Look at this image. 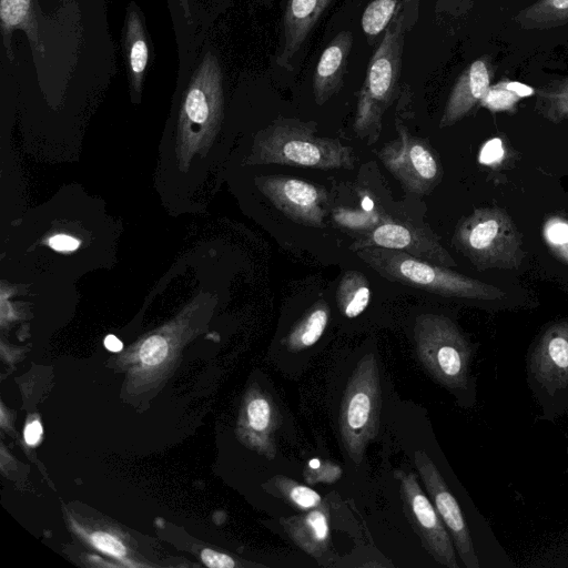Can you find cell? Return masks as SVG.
I'll return each instance as SVG.
<instances>
[{
	"mask_svg": "<svg viewBox=\"0 0 568 568\" xmlns=\"http://www.w3.org/2000/svg\"><path fill=\"white\" fill-rule=\"evenodd\" d=\"M316 133L315 121L277 116L256 134L248 162L320 170L355 166L353 148Z\"/></svg>",
	"mask_w": 568,
	"mask_h": 568,
	"instance_id": "1",
	"label": "cell"
},
{
	"mask_svg": "<svg viewBox=\"0 0 568 568\" xmlns=\"http://www.w3.org/2000/svg\"><path fill=\"white\" fill-rule=\"evenodd\" d=\"M414 337L418 358L428 373L465 405L471 406L476 400V382L470 366L477 346L455 322L442 314L417 316Z\"/></svg>",
	"mask_w": 568,
	"mask_h": 568,
	"instance_id": "2",
	"label": "cell"
},
{
	"mask_svg": "<svg viewBox=\"0 0 568 568\" xmlns=\"http://www.w3.org/2000/svg\"><path fill=\"white\" fill-rule=\"evenodd\" d=\"M407 20L403 11L387 26L358 92L353 129L369 145L378 140L383 115L397 92Z\"/></svg>",
	"mask_w": 568,
	"mask_h": 568,
	"instance_id": "3",
	"label": "cell"
},
{
	"mask_svg": "<svg viewBox=\"0 0 568 568\" xmlns=\"http://www.w3.org/2000/svg\"><path fill=\"white\" fill-rule=\"evenodd\" d=\"M355 254L382 277L447 297L498 300L505 296L498 287L464 276L405 252L365 247Z\"/></svg>",
	"mask_w": 568,
	"mask_h": 568,
	"instance_id": "4",
	"label": "cell"
},
{
	"mask_svg": "<svg viewBox=\"0 0 568 568\" xmlns=\"http://www.w3.org/2000/svg\"><path fill=\"white\" fill-rule=\"evenodd\" d=\"M526 383L546 422L568 414V318L547 324L526 353Z\"/></svg>",
	"mask_w": 568,
	"mask_h": 568,
	"instance_id": "5",
	"label": "cell"
},
{
	"mask_svg": "<svg viewBox=\"0 0 568 568\" xmlns=\"http://www.w3.org/2000/svg\"><path fill=\"white\" fill-rule=\"evenodd\" d=\"M381 379L375 355H365L354 368L339 408V430L344 447L355 464L376 437L381 419Z\"/></svg>",
	"mask_w": 568,
	"mask_h": 568,
	"instance_id": "6",
	"label": "cell"
},
{
	"mask_svg": "<svg viewBox=\"0 0 568 568\" xmlns=\"http://www.w3.org/2000/svg\"><path fill=\"white\" fill-rule=\"evenodd\" d=\"M396 129L398 138L383 145L377 153L379 160L406 191L430 193L442 178L438 159L424 139L398 122Z\"/></svg>",
	"mask_w": 568,
	"mask_h": 568,
	"instance_id": "7",
	"label": "cell"
},
{
	"mask_svg": "<svg viewBox=\"0 0 568 568\" xmlns=\"http://www.w3.org/2000/svg\"><path fill=\"white\" fill-rule=\"evenodd\" d=\"M455 244L477 265L513 263L518 247L509 220L491 210H478L465 219L455 233Z\"/></svg>",
	"mask_w": 568,
	"mask_h": 568,
	"instance_id": "8",
	"label": "cell"
},
{
	"mask_svg": "<svg viewBox=\"0 0 568 568\" xmlns=\"http://www.w3.org/2000/svg\"><path fill=\"white\" fill-rule=\"evenodd\" d=\"M406 516L433 558L448 568H458L452 537L434 504L423 491L414 473L396 470Z\"/></svg>",
	"mask_w": 568,
	"mask_h": 568,
	"instance_id": "9",
	"label": "cell"
},
{
	"mask_svg": "<svg viewBox=\"0 0 568 568\" xmlns=\"http://www.w3.org/2000/svg\"><path fill=\"white\" fill-rule=\"evenodd\" d=\"M255 183L261 193L293 222L311 227L324 226L328 197L322 186L284 175L258 176Z\"/></svg>",
	"mask_w": 568,
	"mask_h": 568,
	"instance_id": "10",
	"label": "cell"
},
{
	"mask_svg": "<svg viewBox=\"0 0 568 568\" xmlns=\"http://www.w3.org/2000/svg\"><path fill=\"white\" fill-rule=\"evenodd\" d=\"M365 247L396 250L446 267L456 265L450 254L429 231L398 222L387 215L349 245L354 253Z\"/></svg>",
	"mask_w": 568,
	"mask_h": 568,
	"instance_id": "11",
	"label": "cell"
},
{
	"mask_svg": "<svg viewBox=\"0 0 568 568\" xmlns=\"http://www.w3.org/2000/svg\"><path fill=\"white\" fill-rule=\"evenodd\" d=\"M414 463L464 566L466 568H479V560L467 523L459 504L438 468L424 450L415 452Z\"/></svg>",
	"mask_w": 568,
	"mask_h": 568,
	"instance_id": "12",
	"label": "cell"
},
{
	"mask_svg": "<svg viewBox=\"0 0 568 568\" xmlns=\"http://www.w3.org/2000/svg\"><path fill=\"white\" fill-rule=\"evenodd\" d=\"M490 59L483 55L474 60L457 78L445 104L439 128L450 126L465 118L479 104L491 85Z\"/></svg>",
	"mask_w": 568,
	"mask_h": 568,
	"instance_id": "13",
	"label": "cell"
},
{
	"mask_svg": "<svg viewBox=\"0 0 568 568\" xmlns=\"http://www.w3.org/2000/svg\"><path fill=\"white\" fill-rule=\"evenodd\" d=\"M331 0H287L283 19L282 48L276 57L281 68L291 71L292 61Z\"/></svg>",
	"mask_w": 568,
	"mask_h": 568,
	"instance_id": "14",
	"label": "cell"
},
{
	"mask_svg": "<svg viewBox=\"0 0 568 568\" xmlns=\"http://www.w3.org/2000/svg\"><path fill=\"white\" fill-rule=\"evenodd\" d=\"M352 47L353 33L341 31L323 50L313 74V93L318 105L342 89Z\"/></svg>",
	"mask_w": 568,
	"mask_h": 568,
	"instance_id": "15",
	"label": "cell"
},
{
	"mask_svg": "<svg viewBox=\"0 0 568 568\" xmlns=\"http://www.w3.org/2000/svg\"><path fill=\"white\" fill-rule=\"evenodd\" d=\"M282 526L292 540L305 552L321 557L331 541L328 507L322 503L318 507L282 519Z\"/></svg>",
	"mask_w": 568,
	"mask_h": 568,
	"instance_id": "16",
	"label": "cell"
},
{
	"mask_svg": "<svg viewBox=\"0 0 568 568\" xmlns=\"http://www.w3.org/2000/svg\"><path fill=\"white\" fill-rule=\"evenodd\" d=\"M280 414L272 398L262 392H255L245 405V426L250 443L267 458L276 455L273 439L280 425Z\"/></svg>",
	"mask_w": 568,
	"mask_h": 568,
	"instance_id": "17",
	"label": "cell"
},
{
	"mask_svg": "<svg viewBox=\"0 0 568 568\" xmlns=\"http://www.w3.org/2000/svg\"><path fill=\"white\" fill-rule=\"evenodd\" d=\"M329 320V306L321 300L293 326L283 343L290 352H301L322 337Z\"/></svg>",
	"mask_w": 568,
	"mask_h": 568,
	"instance_id": "18",
	"label": "cell"
},
{
	"mask_svg": "<svg viewBox=\"0 0 568 568\" xmlns=\"http://www.w3.org/2000/svg\"><path fill=\"white\" fill-rule=\"evenodd\" d=\"M514 21L524 30H548L568 23V0H537L521 9Z\"/></svg>",
	"mask_w": 568,
	"mask_h": 568,
	"instance_id": "19",
	"label": "cell"
},
{
	"mask_svg": "<svg viewBox=\"0 0 568 568\" xmlns=\"http://www.w3.org/2000/svg\"><path fill=\"white\" fill-rule=\"evenodd\" d=\"M336 302L339 312L347 318L361 315L371 302L368 280L357 271L346 272L338 283Z\"/></svg>",
	"mask_w": 568,
	"mask_h": 568,
	"instance_id": "20",
	"label": "cell"
},
{
	"mask_svg": "<svg viewBox=\"0 0 568 568\" xmlns=\"http://www.w3.org/2000/svg\"><path fill=\"white\" fill-rule=\"evenodd\" d=\"M272 487L275 495L298 510L307 511L322 504V497L317 491L285 476H275L272 479Z\"/></svg>",
	"mask_w": 568,
	"mask_h": 568,
	"instance_id": "21",
	"label": "cell"
},
{
	"mask_svg": "<svg viewBox=\"0 0 568 568\" xmlns=\"http://www.w3.org/2000/svg\"><path fill=\"white\" fill-rule=\"evenodd\" d=\"M537 97L540 108L550 119L560 120L568 116V78L544 87Z\"/></svg>",
	"mask_w": 568,
	"mask_h": 568,
	"instance_id": "22",
	"label": "cell"
},
{
	"mask_svg": "<svg viewBox=\"0 0 568 568\" xmlns=\"http://www.w3.org/2000/svg\"><path fill=\"white\" fill-rule=\"evenodd\" d=\"M397 0H373L362 16V28L366 36L376 37L393 20Z\"/></svg>",
	"mask_w": 568,
	"mask_h": 568,
	"instance_id": "23",
	"label": "cell"
},
{
	"mask_svg": "<svg viewBox=\"0 0 568 568\" xmlns=\"http://www.w3.org/2000/svg\"><path fill=\"white\" fill-rule=\"evenodd\" d=\"M128 38L130 70L133 73L135 80L139 81L145 70L149 51L142 34L140 21L134 12L129 19Z\"/></svg>",
	"mask_w": 568,
	"mask_h": 568,
	"instance_id": "24",
	"label": "cell"
},
{
	"mask_svg": "<svg viewBox=\"0 0 568 568\" xmlns=\"http://www.w3.org/2000/svg\"><path fill=\"white\" fill-rule=\"evenodd\" d=\"M519 100L503 80L488 88L479 104L491 112L514 111Z\"/></svg>",
	"mask_w": 568,
	"mask_h": 568,
	"instance_id": "25",
	"label": "cell"
},
{
	"mask_svg": "<svg viewBox=\"0 0 568 568\" xmlns=\"http://www.w3.org/2000/svg\"><path fill=\"white\" fill-rule=\"evenodd\" d=\"M544 236L550 247L568 262V222L551 219L544 227Z\"/></svg>",
	"mask_w": 568,
	"mask_h": 568,
	"instance_id": "26",
	"label": "cell"
},
{
	"mask_svg": "<svg viewBox=\"0 0 568 568\" xmlns=\"http://www.w3.org/2000/svg\"><path fill=\"white\" fill-rule=\"evenodd\" d=\"M30 0H0V14L6 29L21 24L28 17Z\"/></svg>",
	"mask_w": 568,
	"mask_h": 568,
	"instance_id": "27",
	"label": "cell"
},
{
	"mask_svg": "<svg viewBox=\"0 0 568 568\" xmlns=\"http://www.w3.org/2000/svg\"><path fill=\"white\" fill-rule=\"evenodd\" d=\"M168 354V343L161 336H151L141 346L140 358L146 365L160 364Z\"/></svg>",
	"mask_w": 568,
	"mask_h": 568,
	"instance_id": "28",
	"label": "cell"
},
{
	"mask_svg": "<svg viewBox=\"0 0 568 568\" xmlns=\"http://www.w3.org/2000/svg\"><path fill=\"white\" fill-rule=\"evenodd\" d=\"M92 544L103 552L115 557H123L125 548L119 539L110 534L98 531L91 536Z\"/></svg>",
	"mask_w": 568,
	"mask_h": 568,
	"instance_id": "29",
	"label": "cell"
},
{
	"mask_svg": "<svg viewBox=\"0 0 568 568\" xmlns=\"http://www.w3.org/2000/svg\"><path fill=\"white\" fill-rule=\"evenodd\" d=\"M505 156L503 142L499 138L487 141L479 152L478 160L484 165L499 163Z\"/></svg>",
	"mask_w": 568,
	"mask_h": 568,
	"instance_id": "30",
	"label": "cell"
},
{
	"mask_svg": "<svg viewBox=\"0 0 568 568\" xmlns=\"http://www.w3.org/2000/svg\"><path fill=\"white\" fill-rule=\"evenodd\" d=\"M201 558L202 561L211 568H233L235 566V561L232 557L212 549H203Z\"/></svg>",
	"mask_w": 568,
	"mask_h": 568,
	"instance_id": "31",
	"label": "cell"
},
{
	"mask_svg": "<svg viewBox=\"0 0 568 568\" xmlns=\"http://www.w3.org/2000/svg\"><path fill=\"white\" fill-rule=\"evenodd\" d=\"M49 245L55 251L69 252L77 250L80 242L72 236L58 234L49 240Z\"/></svg>",
	"mask_w": 568,
	"mask_h": 568,
	"instance_id": "32",
	"label": "cell"
},
{
	"mask_svg": "<svg viewBox=\"0 0 568 568\" xmlns=\"http://www.w3.org/2000/svg\"><path fill=\"white\" fill-rule=\"evenodd\" d=\"M42 434L41 424L38 420L30 423L24 430V439L29 445L38 443Z\"/></svg>",
	"mask_w": 568,
	"mask_h": 568,
	"instance_id": "33",
	"label": "cell"
},
{
	"mask_svg": "<svg viewBox=\"0 0 568 568\" xmlns=\"http://www.w3.org/2000/svg\"><path fill=\"white\" fill-rule=\"evenodd\" d=\"M104 346L111 352H120L123 347V344L114 335H108L104 339Z\"/></svg>",
	"mask_w": 568,
	"mask_h": 568,
	"instance_id": "34",
	"label": "cell"
}]
</instances>
